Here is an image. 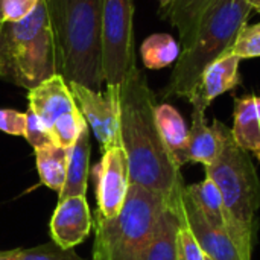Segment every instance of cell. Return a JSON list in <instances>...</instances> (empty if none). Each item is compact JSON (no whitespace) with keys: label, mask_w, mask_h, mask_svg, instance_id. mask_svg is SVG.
Returning a JSON list of instances; mask_svg holds the SVG:
<instances>
[{"label":"cell","mask_w":260,"mask_h":260,"mask_svg":"<svg viewBox=\"0 0 260 260\" xmlns=\"http://www.w3.org/2000/svg\"><path fill=\"white\" fill-rule=\"evenodd\" d=\"M178 260H206V254L197 242L193 233L187 227L186 221L180 230L178 238Z\"/></svg>","instance_id":"obj_25"},{"label":"cell","mask_w":260,"mask_h":260,"mask_svg":"<svg viewBox=\"0 0 260 260\" xmlns=\"http://www.w3.org/2000/svg\"><path fill=\"white\" fill-rule=\"evenodd\" d=\"M250 3V6L253 8V11H257L260 12V0H247Z\"/></svg>","instance_id":"obj_31"},{"label":"cell","mask_w":260,"mask_h":260,"mask_svg":"<svg viewBox=\"0 0 260 260\" xmlns=\"http://www.w3.org/2000/svg\"><path fill=\"white\" fill-rule=\"evenodd\" d=\"M175 0H158V3H160V9L165 12L166 9H169V6L174 3Z\"/></svg>","instance_id":"obj_30"},{"label":"cell","mask_w":260,"mask_h":260,"mask_svg":"<svg viewBox=\"0 0 260 260\" xmlns=\"http://www.w3.org/2000/svg\"><path fill=\"white\" fill-rule=\"evenodd\" d=\"M29 110L46 128L50 142L69 149L88 126L82 116L69 82L61 73L50 76L27 93Z\"/></svg>","instance_id":"obj_7"},{"label":"cell","mask_w":260,"mask_h":260,"mask_svg":"<svg viewBox=\"0 0 260 260\" xmlns=\"http://www.w3.org/2000/svg\"><path fill=\"white\" fill-rule=\"evenodd\" d=\"M58 55V73L67 82L101 91V26L104 0H46Z\"/></svg>","instance_id":"obj_2"},{"label":"cell","mask_w":260,"mask_h":260,"mask_svg":"<svg viewBox=\"0 0 260 260\" xmlns=\"http://www.w3.org/2000/svg\"><path fill=\"white\" fill-rule=\"evenodd\" d=\"M40 0H6L2 8L0 23H14L26 18Z\"/></svg>","instance_id":"obj_26"},{"label":"cell","mask_w":260,"mask_h":260,"mask_svg":"<svg viewBox=\"0 0 260 260\" xmlns=\"http://www.w3.org/2000/svg\"><path fill=\"white\" fill-rule=\"evenodd\" d=\"M0 131L24 137L26 134V113L12 110V108H0Z\"/></svg>","instance_id":"obj_27"},{"label":"cell","mask_w":260,"mask_h":260,"mask_svg":"<svg viewBox=\"0 0 260 260\" xmlns=\"http://www.w3.org/2000/svg\"><path fill=\"white\" fill-rule=\"evenodd\" d=\"M35 163L41 184L59 193L66 183L67 149L53 143L35 148Z\"/></svg>","instance_id":"obj_20"},{"label":"cell","mask_w":260,"mask_h":260,"mask_svg":"<svg viewBox=\"0 0 260 260\" xmlns=\"http://www.w3.org/2000/svg\"><path fill=\"white\" fill-rule=\"evenodd\" d=\"M251 12L247 0H213L201 15L192 40L183 47L163 96L189 99L203 72L232 52Z\"/></svg>","instance_id":"obj_3"},{"label":"cell","mask_w":260,"mask_h":260,"mask_svg":"<svg viewBox=\"0 0 260 260\" xmlns=\"http://www.w3.org/2000/svg\"><path fill=\"white\" fill-rule=\"evenodd\" d=\"M155 123L165 146L181 168L187 163L189 129L180 111L171 104L155 105Z\"/></svg>","instance_id":"obj_17"},{"label":"cell","mask_w":260,"mask_h":260,"mask_svg":"<svg viewBox=\"0 0 260 260\" xmlns=\"http://www.w3.org/2000/svg\"><path fill=\"white\" fill-rule=\"evenodd\" d=\"M96 172V203L98 213L105 219H113L122 210L129 190V168L122 145H114L102 151Z\"/></svg>","instance_id":"obj_10"},{"label":"cell","mask_w":260,"mask_h":260,"mask_svg":"<svg viewBox=\"0 0 260 260\" xmlns=\"http://www.w3.org/2000/svg\"><path fill=\"white\" fill-rule=\"evenodd\" d=\"M90 131L88 126L81 133L72 148L67 149V174L62 190L58 193L59 200L69 197H85L88 166H90Z\"/></svg>","instance_id":"obj_18"},{"label":"cell","mask_w":260,"mask_h":260,"mask_svg":"<svg viewBox=\"0 0 260 260\" xmlns=\"http://www.w3.org/2000/svg\"><path fill=\"white\" fill-rule=\"evenodd\" d=\"M24 139L29 142V145L34 149L40 148V146H44L47 143H52L46 128L43 126L40 119L29 108L26 111V134H24Z\"/></svg>","instance_id":"obj_28"},{"label":"cell","mask_w":260,"mask_h":260,"mask_svg":"<svg viewBox=\"0 0 260 260\" xmlns=\"http://www.w3.org/2000/svg\"><path fill=\"white\" fill-rule=\"evenodd\" d=\"M168 200L137 184H131L119 215L105 219L96 213L91 260H143L157 219Z\"/></svg>","instance_id":"obj_6"},{"label":"cell","mask_w":260,"mask_h":260,"mask_svg":"<svg viewBox=\"0 0 260 260\" xmlns=\"http://www.w3.org/2000/svg\"><path fill=\"white\" fill-rule=\"evenodd\" d=\"M93 227L91 212L85 197H69L58 201L49 229L53 244L64 250L84 242Z\"/></svg>","instance_id":"obj_11"},{"label":"cell","mask_w":260,"mask_h":260,"mask_svg":"<svg viewBox=\"0 0 260 260\" xmlns=\"http://www.w3.org/2000/svg\"><path fill=\"white\" fill-rule=\"evenodd\" d=\"M232 129L222 122L213 120L212 125L206 120V113L192 110V123L189 128L187 163H200L204 168L212 166L221 157L227 137Z\"/></svg>","instance_id":"obj_14"},{"label":"cell","mask_w":260,"mask_h":260,"mask_svg":"<svg viewBox=\"0 0 260 260\" xmlns=\"http://www.w3.org/2000/svg\"><path fill=\"white\" fill-rule=\"evenodd\" d=\"M58 73L55 37L46 0L23 20L0 24V78L32 90Z\"/></svg>","instance_id":"obj_4"},{"label":"cell","mask_w":260,"mask_h":260,"mask_svg":"<svg viewBox=\"0 0 260 260\" xmlns=\"http://www.w3.org/2000/svg\"><path fill=\"white\" fill-rule=\"evenodd\" d=\"M6 0H0V15H2V8H3V3H5Z\"/></svg>","instance_id":"obj_32"},{"label":"cell","mask_w":260,"mask_h":260,"mask_svg":"<svg viewBox=\"0 0 260 260\" xmlns=\"http://www.w3.org/2000/svg\"><path fill=\"white\" fill-rule=\"evenodd\" d=\"M72 94L87 120L88 128L93 129L101 143L102 151L120 145L119 126V90L107 87L105 91H96L84 85L69 82Z\"/></svg>","instance_id":"obj_9"},{"label":"cell","mask_w":260,"mask_h":260,"mask_svg":"<svg viewBox=\"0 0 260 260\" xmlns=\"http://www.w3.org/2000/svg\"><path fill=\"white\" fill-rule=\"evenodd\" d=\"M134 0H104L101 49L102 76L107 87L120 88L136 69L134 52Z\"/></svg>","instance_id":"obj_8"},{"label":"cell","mask_w":260,"mask_h":260,"mask_svg":"<svg viewBox=\"0 0 260 260\" xmlns=\"http://www.w3.org/2000/svg\"><path fill=\"white\" fill-rule=\"evenodd\" d=\"M183 215L187 227L193 233L204 254L212 260H245L238 245L224 230L213 229L201 215L192 198L186 193L183 197Z\"/></svg>","instance_id":"obj_13"},{"label":"cell","mask_w":260,"mask_h":260,"mask_svg":"<svg viewBox=\"0 0 260 260\" xmlns=\"http://www.w3.org/2000/svg\"><path fill=\"white\" fill-rule=\"evenodd\" d=\"M241 58L233 53H227L222 58L212 62L201 75V79L187 99L193 110L206 113L209 105L221 94L236 88L241 84L239 64Z\"/></svg>","instance_id":"obj_12"},{"label":"cell","mask_w":260,"mask_h":260,"mask_svg":"<svg viewBox=\"0 0 260 260\" xmlns=\"http://www.w3.org/2000/svg\"><path fill=\"white\" fill-rule=\"evenodd\" d=\"M186 193L192 198L195 206L200 209L204 219L218 230L227 232V213L222 201V195L216 183L206 175L204 181L186 186Z\"/></svg>","instance_id":"obj_19"},{"label":"cell","mask_w":260,"mask_h":260,"mask_svg":"<svg viewBox=\"0 0 260 260\" xmlns=\"http://www.w3.org/2000/svg\"><path fill=\"white\" fill-rule=\"evenodd\" d=\"M0 24H2V23H0Z\"/></svg>","instance_id":"obj_34"},{"label":"cell","mask_w":260,"mask_h":260,"mask_svg":"<svg viewBox=\"0 0 260 260\" xmlns=\"http://www.w3.org/2000/svg\"><path fill=\"white\" fill-rule=\"evenodd\" d=\"M183 197L168 201L160 213L143 260H178V238L184 224Z\"/></svg>","instance_id":"obj_15"},{"label":"cell","mask_w":260,"mask_h":260,"mask_svg":"<svg viewBox=\"0 0 260 260\" xmlns=\"http://www.w3.org/2000/svg\"><path fill=\"white\" fill-rule=\"evenodd\" d=\"M206 175L216 183L222 195L227 233L244 259L251 260L260 209V181L251 154L239 148L230 133L221 157L206 168Z\"/></svg>","instance_id":"obj_5"},{"label":"cell","mask_w":260,"mask_h":260,"mask_svg":"<svg viewBox=\"0 0 260 260\" xmlns=\"http://www.w3.org/2000/svg\"><path fill=\"white\" fill-rule=\"evenodd\" d=\"M206 260H212V259H209V257H207V256H206Z\"/></svg>","instance_id":"obj_33"},{"label":"cell","mask_w":260,"mask_h":260,"mask_svg":"<svg viewBox=\"0 0 260 260\" xmlns=\"http://www.w3.org/2000/svg\"><path fill=\"white\" fill-rule=\"evenodd\" d=\"M212 2L213 0H175L169 9L163 12V15L169 18L171 24L178 30L181 47L189 44L201 15Z\"/></svg>","instance_id":"obj_21"},{"label":"cell","mask_w":260,"mask_h":260,"mask_svg":"<svg viewBox=\"0 0 260 260\" xmlns=\"http://www.w3.org/2000/svg\"><path fill=\"white\" fill-rule=\"evenodd\" d=\"M18 260H84L73 248L64 250L56 244H44L40 247L20 250Z\"/></svg>","instance_id":"obj_24"},{"label":"cell","mask_w":260,"mask_h":260,"mask_svg":"<svg viewBox=\"0 0 260 260\" xmlns=\"http://www.w3.org/2000/svg\"><path fill=\"white\" fill-rule=\"evenodd\" d=\"M233 55H236L241 59H247V58H259L260 56V23L251 24V26H245L233 47L232 52Z\"/></svg>","instance_id":"obj_23"},{"label":"cell","mask_w":260,"mask_h":260,"mask_svg":"<svg viewBox=\"0 0 260 260\" xmlns=\"http://www.w3.org/2000/svg\"><path fill=\"white\" fill-rule=\"evenodd\" d=\"M181 44L169 34H152L140 47L143 66L149 70H160L177 62Z\"/></svg>","instance_id":"obj_22"},{"label":"cell","mask_w":260,"mask_h":260,"mask_svg":"<svg viewBox=\"0 0 260 260\" xmlns=\"http://www.w3.org/2000/svg\"><path fill=\"white\" fill-rule=\"evenodd\" d=\"M155 96L145 75L136 67L119 90L120 145L126 154L129 183L161 193L168 200L183 197L186 186L155 123Z\"/></svg>","instance_id":"obj_1"},{"label":"cell","mask_w":260,"mask_h":260,"mask_svg":"<svg viewBox=\"0 0 260 260\" xmlns=\"http://www.w3.org/2000/svg\"><path fill=\"white\" fill-rule=\"evenodd\" d=\"M20 250H9V251H0V260H18Z\"/></svg>","instance_id":"obj_29"},{"label":"cell","mask_w":260,"mask_h":260,"mask_svg":"<svg viewBox=\"0 0 260 260\" xmlns=\"http://www.w3.org/2000/svg\"><path fill=\"white\" fill-rule=\"evenodd\" d=\"M232 136L239 148L260 161V98L244 96L235 99Z\"/></svg>","instance_id":"obj_16"}]
</instances>
